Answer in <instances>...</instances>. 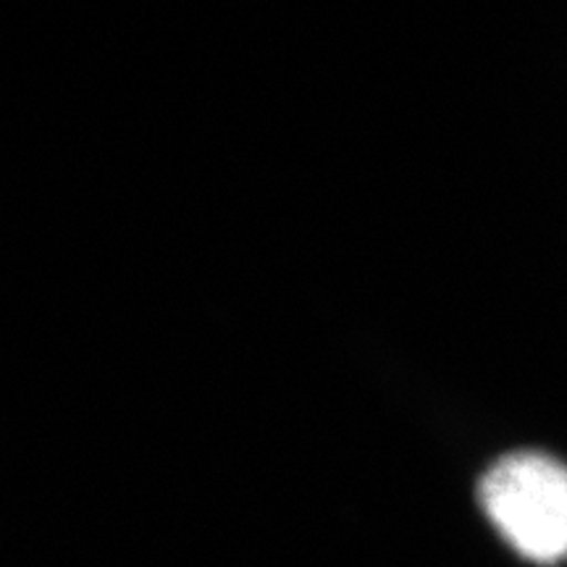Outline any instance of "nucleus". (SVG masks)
Listing matches in <instances>:
<instances>
[{
    "instance_id": "obj_1",
    "label": "nucleus",
    "mask_w": 567,
    "mask_h": 567,
    "mask_svg": "<svg viewBox=\"0 0 567 567\" xmlns=\"http://www.w3.org/2000/svg\"><path fill=\"white\" fill-rule=\"evenodd\" d=\"M481 505L523 557H567V467L536 452L502 457L481 481Z\"/></svg>"
}]
</instances>
